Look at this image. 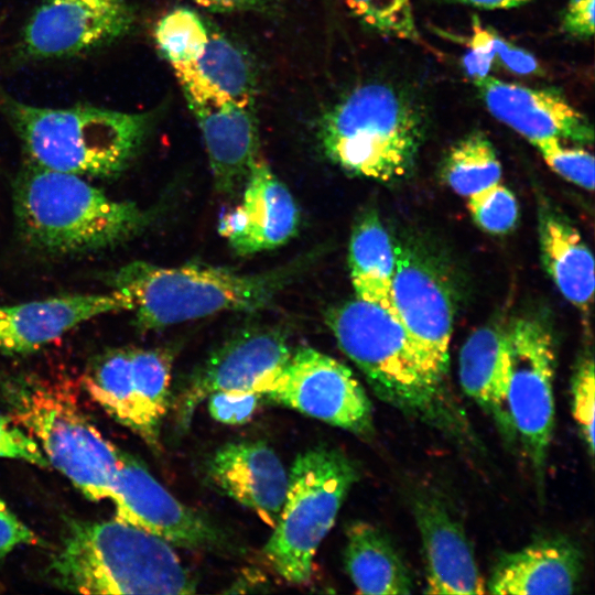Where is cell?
I'll list each match as a JSON object with an SVG mask.
<instances>
[{
    "mask_svg": "<svg viewBox=\"0 0 595 595\" xmlns=\"http://www.w3.org/2000/svg\"><path fill=\"white\" fill-rule=\"evenodd\" d=\"M13 212L24 245L55 257L111 249L140 234L153 216L83 176L30 161L13 184Z\"/></svg>",
    "mask_w": 595,
    "mask_h": 595,
    "instance_id": "1",
    "label": "cell"
},
{
    "mask_svg": "<svg viewBox=\"0 0 595 595\" xmlns=\"http://www.w3.org/2000/svg\"><path fill=\"white\" fill-rule=\"evenodd\" d=\"M326 323L381 401L410 418L464 435L465 419L450 398L444 378L392 314L355 298L333 307Z\"/></svg>",
    "mask_w": 595,
    "mask_h": 595,
    "instance_id": "2",
    "label": "cell"
},
{
    "mask_svg": "<svg viewBox=\"0 0 595 595\" xmlns=\"http://www.w3.org/2000/svg\"><path fill=\"white\" fill-rule=\"evenodd\" d=\"M48 577L61 588L83 594L196 592V580L170 543L117 517L69 522Z\"/></svg>",
    "mask_w": 595,
    "mask_h": 595,
    "instance_id": "3",
    "label": "cell"
},
{
    "mask_svg": "<svg viewBox=\"0 0 595 595\" xmlns=\"http://www.w3.org/2000/svg\"><path fill=\"white\" fill-rule=\"evenodd\" d=\"M313 257L261 273L241 274L202 264L161 267L131 261L107 283L125 294L139 331L148 332L224 311L261 310L305 269Z\"/></svg>",
    "mask_w": 595,
    "mask_h": 595,
    "instance_id": "4",
    "label": "cell"
},
{
    "mask_svg": "<svg viewBox=\"0 0 595 595\" xmlns=\"http://www.w3.org/2000/svg\"><path fill=\"white\" fill-rule=\"evenodd\" d=\"M0 101L30 162L83 177L111 178L122 173L153 122L149 112L87 105L45 108L6 95Z\"/></svg>",
    "mask_w": 595,
    "mask_h": 595,
    "instance_id": "5",
    "label": "cell"
},
{
    "mask_svg": "<svg viewBox=\"0 0 595 595\" xmlns=\"http://www.w3.org/2000/svg\"><path fill=\"white\" fill-rule=\"evenodd\" d=\"M426 130L409 94L385 83L359 85L327 109L317 126L324 154L344 171L376 181L412 170Z\"/></svg>",
    "mask_w": 595,
    "mask_h": 595,
    "instance_id": "6",
    "label": "cell"
},
{
    "mask_svg": "<svg viewBox=\"0 0 595 595\" xmlns=\"http://www.w3.org/2000/svg\"><path fill=\"white\" fill-rule=\"evenodd\" d=\"M358 478L357 464L336 447L318 445L296 456L284 504L263 548L266 560L284 580L301 584L311 578L316 550Z\"/></svg>",
    "mask_w": 595,
    "mask_h": 595,
    "instance_id": "7",
    "label": "cell"
},
{
    "mask_svg": "<svg viewBox=\"0 0 595 595\" xmlns=\"http://www.w3.org/2000/svg\"><path fill=\"white\" fill-rule=\"evenodd\" d=\"M15 416L53 465L88 499H109L119 448L79 407L74 392L57 385L20 391Z\"/></svg>",
    "mask_w": 595,
    "mask_h": 595,
    "instance_id": "8",
    "label": "cell"
},
{
    "mask_svg": "<svg viewBox=\"0 0 595 595\" xmlns=\"http://www.w3.org/2000/svg\"><path fill=\"white\" fill-rule=\"evenodd\" d=\"M506 339L509 413L537 482L542 484L555 424L554 339L550 328L531 316L512 322L506 328Z\"/></svg>",
    "mask_w": 595,
    "mask_h": 595,
    "instance_id": "9",
    "label": "cell"
},
{
    "mask_svg": "<svg viewBox=\"0 0 595 595\" xmlns=\"http://www.w3.org/2000/svg\"><path fill=\"white\" fill-rule=\"evenodd\" d=\"M252 391L358 436L374 433L372 405L364 387L348 367L313 348L291 353Z\"/></svg>",
    "mask_w": 595,
    "mask_h": 595,
    "instance_id": "10",
    "label": "cell"
},
{
    "mask_svg": "<svg viewBox=\"0 0 595 595\" xmlns=\"http://www.w3.org/2000/svg\"><path fill=\"white\" fill-rule=\"evenodd\" d=\"M109 499L116 517L170 543L197 551H235L227 532L178 501L133 455L119 448Z\"/></svg>",
    "mask_w": 595,
    "mask_h": 595,
    "instance_id": "11",
    "label": "cell"
},
{
    "mask_svg": "<svg viewBox=\"0 0 595 595\" xmlns=\"http://www.w3.org/2000/svg\"><path fill=\"white\" fill-rule=\"evenodd\" d=\"M174 73L201 130L216 190L232 194L260 158L255 107L234 101L191 67Z\"/></svg>",
    "mask_w": 595,
    "mask_h": 595,
    "instance_id": "12",
    "label": "cell"
},
{
    "mask_svg": "<svg viewBox=\"0 0 595 595\" xmlns=\"http://www.w3.org/2000/svg\"><path fill=\"white\" fill-rule=\"evenodd\" d=\"M134 20L127 0H41L23 28L19 51L37 61L82 55L126 36Z\"/></svg>",
    "mask_w": 595,
    "mask_h": 595,
    "instance_id": "13",
    "label": "cell"
},
{
    "mask_svg": "<svg viewBox=\"0 0 595 595\" xmlns=\"http://www.w3.org/2000/svg\"><path fill=\"white\" fill-rule=\"evenodd\" d=\"M392 302L405 332L435 372L445 378L454 324L445 282L422 257L396 249Z\"/></svg>",
    "mask_w": 595,
    "mask_h": 595,
    "instance_id": "14",
    "label": "cell"
},
{
    "mask_svg": "<svg viewBox=\"0 0 595 595\" xmlns=\"http://www.w3.org/2000/svg\"><path fill=\"white\" fill-rule=\"evenodd\" d=\"M285 336L275 329H251L215 349L191 375L176 401V421L186 429L207 397L218 391H252L263 377L291 356Z\"/></svg>",
    "mask_w": 595,
    "mask_h": 595,
    "instance_id": "15",
    "label": "cell"
},
{
    "mask_svg": "<svg viewBox=\"0 0 595 595\" xmlns=\"http://www.w3.org/2000/svg\"><path fill=\"white\" fill-rule=\"evenodd\" d=\"M473 82L489 113L531 144L547 138L593 143L594 129L589 119L558 91L527 87L489 75Z\"/></svg>",
    "mask_w": 595,
    "mask_h": 595,
    "instance_id": "16",
    "label": "cell"
},
{
    "mask_svg": "<svg viewBox=\"0 0 595 595\" xmlns=\"http://www.w3.org/2000/svg\"><path fill=\"white\" fill-rule=\"evenodd\" d=\"M299 218L292 194L260 156L247 176L240 204L221 215L218 231L236 252L247 256L289 241Z\"/></svg>",
    "mask_w": 595,
    "mask_h": 595,
    "instance_id": "17",
    "label": "cell"
},
{
    "mask_svg": "<svg viewBox=\"0 0 595 595\" xmlns=\"http://www.w3.org/2000/svg\"><path fill=\"white\" fill-rule=\"evenodd\" d=\"M121 311H130V302L116 290L0 306V351L10 355L33 353L84 322Z\"/></svg>",
    "mask_w": 595,
    "mask_h": 595,
    "instance_id": "18",
    "label": "cell"
},
{
    "mask_svg": "<svg viewBox=\"0 0 595 595\" xmlns=\"http://www.w3.org/2000/svg\"><path fill=\"white\" fill-rule=\"evenodd\" d=\"M205 473L214 487L253 510L271 528L275 526L285 500L289 474L267 443H227L209 456Z\"/></svg>",
    "mask_w": 595,
    "mask_h": 595,
    "instance_id": "19",
    "label": "cell"
},
{
    "mask_svg": "<svg viewBox=\"0 0 595 595\" xmlns=\"http://www.w3.org/2000/svg\"><path fill=\"white\" fill-rule=\"evenodd\" d=\"M422 540L426 593L484 594L486 584L461 522L443 499L419 494L412 505Z\"/></svg>",
    "mask_w": 595,
    "mask_h": 595,
    "instance_id": "20",
    "label": "cell"
},
{
    "mask_svg": "<svg viewBox=\"0 0 595 595\" xmlns=\"http://www.w3.org/2000/svg\"><path fill=\"white\" fill-rule=\"evenodd\" d=\"M583 570L584 555L574 541L563 536L541 538L504 553L486 586L499 595L572 594Z\"/></svg>",
    "mask_w": 595,
    "mask_h": 595,
    "instance_id": "21",
    "label": "cell"
},
{
    "mask_svg": "<svg viewBox=\"0 0 595 595\" xmlns=\"http://www.w3.org/2000/svg\"><path fill=\"white\" fill-rule=\"evenodd\" d=\"M458 375L464 392L491 416L506 440H517L507 402L506 328L485 325L473 332L461 348Z\"/></svg>",
    "mask_w": 595,
    "mask_h": 595,
    "instance_id": "22",
    "label": "cell"
},
{
    "mask_svg": "<svg viewBox=\"0 0 595 595\" xmlns=\"http://www.w3.org/2000/svg\"><path fill=\"white\" fill-rule=\"evenodd\" d=\"M345 533L344 564L359 593H412L410 572L383 531L375 524L358 520L349 523Z\"/></svg>",
    "mask_w": 595,
    "mask_h": 595,
    "instance_id": "23",
    "label": "cell"
},
{
    "mask_svg": "<svg viewBox=\"0 0 595 595\" xmlns=\"http://www.w3.org/2000/svg\"><path fill=\"white\" fill-rule=\"evenodd\" d=\"M540 247L543 266L561 294L587 312L594 294V258L576 228L561 216H540Z\"/></svg>",
    "mask_w": 595,
    "mask_h": 595,
    "instance_id": "24",
    "label": "cell"
},
{
    "mask_svg": "<svg viewBox=\"0 0 595 595\" xmlns=\"http://www.w3.org/2000/svg\"><path fill=\"white\" fill-rule=\"evenodd\" d=\"M396 262V249L379 216L366 213L355 224L349 240L355 298L382 307L399 321L391 295Z\"/></svg>",
    "mask_w": 595,
    "mask_h": 595,
    "instance_id": "25",
    "label": "cell"
},
{
    "mask_svg": "<svg viewBox=\"0 0 595 595\" xmlns=\"http://www.w3.org/2000/svg\"><path fill=\"white\" fill-rule=\"evenodd\" d=\"M131 379L137 407V433L160 448L161 420L170 405L172 357L162 349H131Z\"/></svg>",
    "mask_w": 595,
    "mask_h": 595,
    "instance_id": "26",
    "label": "cell"
},
{
    "mask_svg": "<svg viewBox=\"0 0 595 595\" xmlns=\"http://www.w3.org/2000/svg\"><path fill=\"white\" fill-rule=\"evenodd\" d=\"M210 86L234 101L255 107L257 79L250 57L234 41L209 28L203 55L191 66Z\"/></svg>",
    "mask_w": 595,
    "mask_h": 595,
    "instance_id": "27",
    "label": "cell"
},
{
    "mask_svg": "<svg viewBox=\"0 0 595 595\" xmlns=\"http://www.w3.org/2000/svg\"><path fill=\"white\" fill-rule=\"evenodd\" d=\"M442 175L455 193L468 198L500 183L502 169L489 138L473 131L450 148Z\"/></svg>",
    "mask_w": 595,
    "mask_h": 595,
    "instance_id": "28",
    "label": "cell"
},
{
    "mask_svg": "<svg viewBox=\"0 0 595 595\" xmlns=\"http://www.w3.org/2000/svg\"><path fill=\"white\" fill-rule=\"evenodd\" d=\"M84 388L113 420L137 430V407L129 349H112L98 357L84 376Z\"/></svg>",
    "mask_w": 595,
    "mask_h": 595,
    "instance_id": "29",
    "label": "cell"
},
{
    "mask_svg": "<svg viewBox=\"0 0 595 595\" xmlns=\"http://www.w3.org/2000/svg\"><path fill=\"white\" fill-rule=\"evenodd\" d=\"M209 26L188 8H176L164 14L154 29V40L173 71L193 65L204 53Z\"/></svg>",
    "mask_w": 595,
    "mask_h": 595,
    "instance_id": "30",
    "label": "cell"
},
{
    "mask_svg": "<svg viewBox=\"0 0 595 595\" xmlns=\"http://www.w3.org/2000/svg\"><path fill=\"white\" fill-rule=\"evenodd\" d=\"M345 1L350 13L368 30L399 40H420L410 0Z\"/></svg>",
    "mask_w": 595,
    "mask_h": 595,
    "instance_id": "31",
    "label": "cell"
},
{
    "mask_svg": "<svg viewBox=\"0 0 595 595\" xmlns=\"http://www.w3.org/2000/svg\"><path fill=\"white\" fill-rule=\"evenodd\" d=\"M468 208L475 223L495 235L510 231L519 216L515 195L500 183L468 197Z\"/></svg>",
    "mask_w": 595,
    "mask_h": 595,
    "instance_id": "32",
    "label": "cell"
},
{
    "mask_svg": "<svg viewBox=\"0 0 595 595\" xmlns=\"http://www.w3.org/2000/svg\"><path fill=\"white\" fill-rule=\"evenodd\" d=\"M532 145L563 178L587 191L594 188V158L591 152L583 148L565 147L555 138L542 139Z\"/></svg>",
    "mask_w": 595,
    "mask_h": 595,
    "instance_id": "33",
    "label": "cell"
},
{
    "mask_svg": "<svg viewBox=\"0 0 595 595\" xmlns=\"http://www.w3.org/2000/svg\"><path fill=\"white\" fill-rule=\"evenodd\" d=\"M594 361L583 357L572 378V413L586 445L588 455H594Z\"/></svg>",
    "mask_w": 595,
    "mask_h": 595,
    "instance_id": "34",
    "label": "cell"
},
{
    "mask_svg": "<svg viewBox=\"0 0 595 595\" xmlns=\"http://www.w3.org/2000/svg\"><path fill=\"white\" fill-rule=\"evenodd\" d=\"M261 398L256 391L214 392L208 397L209 414L224 424H245L251 420Z\"/></svg>",
    "mask_w": 595,
    "mask_h": 595,
    "instance_id": "35",
    "label": "cell"
},
{
    "mask_svg": "<svg viewBox=\"0 0 595 595\" xmlns=\"http://www.w3.org/2000/svg\"><path fill=\"white\" fill-rule=\"evenodd\" d=\"M0 458L22 459L46 468L50 466L36 440L13 420L0 414Z\"/></svg>",
    "mask_w": 595,
    "mask_h": 595,
    "instance_id": "36",
    "label": "cell"
},
{
    "mask_svg": "<svg viewBox=\"0 0 595 595\" xmlns=\"http://www.w3.org/2000/svg\"><path fill=\"white\" fill-rule=\"evenodd\" d=\"M472 28L473 33L467 41L469 51L463 57V67L475 80L488 76L495 64L497 32L485 28L476 17Z\"/></svg>",
    "mask_w": 595,
    "mask_h": 595,
    "instance_id": "37",
    "label": "cell"
},
{
    "mask_svg": "<svg viewBox=\"0 0 595 595\" xmlns=\"http://www.w3.org/2000/svg\"><path fill=\"white\" fill-rule=\"evenodd\" d=\"M41 543V538L26 527L0 498V560L20 545Z\"/></svg>",
    "mask_w": 595,
    "mask_h": 595,
    "instance_id": "38",
    "label": "cell"
},
{
    "mask_svg": "<svg viewBox=\"0 0 595 595\" xmlns=\"http://www.w3.org/2000/svg\"><path fill=\"white\" fill-rule=\"evenodd\" d=\"M499 66L517 75H534L541 72L538 60L529 51L496 35V60Z\"/></svg>",
    "mask_w": 595,
    "mask_h": 595,
    "instance_id": "39",
    "label": "cell"
},
{
    "mask_svg": "<svg viewBox=\"0 0 595 595\" xmlns=\"http://www.w3.org/2000/svg\"><path fill=\"white\" fill-rule=\"evenodd\" d=\"M595 0H570L562 17V28L572 37L588 40L594 35Z\"/></svg>",
    "mask_w": 595,
    "mask_h": 595,
    "instance_id": "40",
    "label": "cell"
},
{
    "mask_svg": "<svg viewBox=\"0 0 595 595\" xmlns=\"http://www.w3.org/2000/svg\"><path fill=\"white\" fill-rule=\"evenodd\" d=\"M197 6L216 12H244L269 10L274 0H190Z\"/></svg>",
    "mask_w": 595,
    "mask_h": 595,
    "instance_id": "41",
    "label": "cell"
},
{
    "mask_svg": "<svg viewBox=\"0 0 595 595\" xmlns=\"http://www.w3.org/2000/svg\"><path fill=\"white\" fill-rule=\"evenodd\" d=\"M446 3L472 6L485 10H506L520 7L532 0H437Z\"/></svg>",
    "mask_w": 595,
    "mask_h": 595,
    "instance_id": "42",
    "label": "cell"
}]
</instances>
